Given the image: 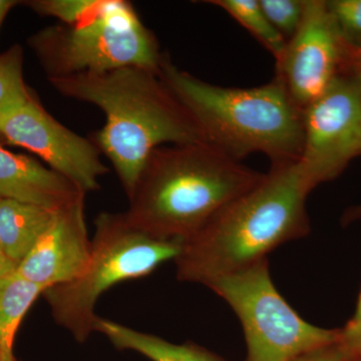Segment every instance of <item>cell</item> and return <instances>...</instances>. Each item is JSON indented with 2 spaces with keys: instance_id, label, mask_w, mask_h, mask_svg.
I'll list each match as a JSON object with an SVG mask.
<instances>
[{
  "instance_id": "obj_16",
  "label": "cell",
  "mask_w": 361,
  "mask_h": 361,
  "mask_svg": "<svg viewBox=\"0 0 361 361\" xmlns=\"http://www.w3.org/2000/svg\"><path fill=\"white\" fill-rule=\"evenodd\" d=\"M207 2L229 14L272 54L275 61H279L286 47V39L268 20L259 0H211Z\"/></svg>"
},
{
  "instance_id": "obj_23",
  "label": "cell",
  "mask_w": 361,
  "mask_h": 361,
  "mask_svg": "<svg viewBox=\"0 0 361 361\" xmlns=\"http://www.w3.org/2000/svg\"><path fill=\"white\" fill-rule=\"evenodd\" d=\"M342 73H353L361 78V47H348Z\"/></svg>"
},
{
  "instance_id": "obj_7",
  "label": "cell",
  "mask_w": 361,
  "mask_h": 361,
  "mask_svg": "<svg viewBox=\"0 0 361 361\" xmlns=\"http://www.w3.org/2000/svg\"><path fill=\"white\" fill-rule=\"evenodd\" d=\"M238 316L247 361H295L339 341L341 329L305 322L278 292L267 258L207 285Z\"/></svg>"
},
{
  "instance_id": "obj_29",
  "label": "cell",
  "mask_w": 361,
  "mask_h": 361,
  "mask_svg": "<svg viewBox=\"0 0 361 361\" xmlns=\"http://www.w3.org/2000/svg\"><path fill=\"white\" fill-rule=\"evenodd\" d=\"M360 154L361 155V127H360Z\"/></svg>"
},
{
  "instance_id": "obj_2",
  "label": "cell",
  "mask_w": 361,
  "mask_h": 361,
  "mask_svg": "<svg viewBox=\"0 0 361 361\" xmlns=\"http://www.w3.org/2000/svg\"><path fill=\"white\" fill-rule=\"evenodd\" d=\"M49 82L61 96L103 111L106 122L94 142L115 169L128 198L156 149L204 142L191 116L156 71L126 66Z\"/></svg>"
},
{
  "instance_id": "obj_25",
  "label": "cell",
  "mask_w": 361,
  "mask_h": 361,
  "mask_svg": "<svg viewBox=\"0 0 361 361\" xmlns=\"http://www.w3.org/2000/svg\"><path fill=\"white\" fill-rule=\"evenodd\" d=\"M18 4H20V1H16V0H0V28H1L4 20H6L7 14Z\"/></svg>"
},
{
  "instance_id": "obj_6",
  "label": "cell",
  "mask_w": 361,
  "mask_h": 361,
  "mask_svg": "<svg viewBox=\"0 0 361 361\" xmlns=\"http://www.w3.org/2000/svg\"><path fill=\"white\" fill-rule=\"evenodd\" d=\"M28 45L49 78L141 66L159 73L164 56L154 33L126 0H103L92 18L49 26Z\"/></svg>"
},
{
  "instance_id": "obj_11",
  "label": "cell",
  "mask_w": 361,
  "mask_h": 361,
  "mask_svg": "<svg viewBox=\"0 0 361 361\" xmlns=\"http://www.w3.org/2000/svg\"><path fill=\"white\" fill-rule=\"evenodd\" d=\"M90 249L82 198L56 211L51 224L21 261L16 274L45 291L80 276L89 262Z\"/></svg>"
},
{
  "instance_id": "obj_15",
  "label": "cell",
  "mask_w": 361,
  "mask_h": 361,
  "mask_svg": "<svg viewBox=\"0 0 361 361\" xmlns=\"http://www.w3.org/2000/svg\"><path fill=\"white\" fill-rule=\"evenodd\" d=\"M44 292L18 274L0 280V361H16L13 344L20 323Z\"/></svg>"
},
{
  "instance_id": "obj_19",
  "label": "cell",
  "mask_w": 361,
  "mask_h": 361,
  "mask_svg": "<svg viewBox=\"0 0 361 361\" xmlns=\"http://www.w3.org/2000/svg\"><path fill=\"white\" fill-rule=\"evenodd\" d=\"M259 4L272 25L288 42L302 23L306 0H259Z\"/></svg>"
},
{
  "instance_id": "obj_8",
  "label": "cell",
  "mask_w": 361,
  "mask_h": 361,
  "mask_svg": "<svg viewBox=\"0 0 361 361\" xmlns=\"http://www.w3.org/2000/svg\"><path fill=\"white\" fill-rule=\"evenodd\" d=\"M361 78L341 73L302 111L299 161L316 185L336 179L360 156Z\"/></svg>"
},
{
  "instance_id": "obj_27",
  "label": "cell",
  "mask_w": 361,
  "mask_h": 361,
  "mask_svg": "<svg viewBox=\"0 0 361 361\" xmlns=\"http://www.w3.org/2000/svg\"><path fill=\"white\" fill-rule=\"evenodd\" d=\"M361 319V291L360 297H358L357 305H356L355 315L353 316L351 320Z\"/></svg>"
},
{
  "instance_id": "obj_20",
  "label": "cell",
  "mask_w": 361,
  "mask_h": 361,
  "mask_svg": "<svg viewBox=\"0 0 361 361\" xmlns=\"http://www.w3.org/2000/svg\"><path fill=\"white\" fill-rule=\"evenodd\" d=\"M327 6L348 47H361V0H334Z\"/></svg>"
},
{
  "instance_id": "obj_24",
  "label": "cell",
  "mask_w": 361,
  "mask_h": 361,
  "mask_svg": "<svg viewBox=\"0 0 361 361\" xmlns=\"http://www.w3.org/2000/svg\"><path fill=\"white\" fill-rule=\"evenodd\" d=\"M18 266L6 255L2 247L0 246V280L6 279L16 274Z\"/></svg>"
},
{
  "instance_id": "obj_5",
  "label": "cell",
  "mask_w": 361,
  "mask_h": 361,
  "mask_svg": "<svg viewBox=\"0 0 361 361\" xmlns=\"http://www.w3.org/2000/svg\"><path fill=\"white\" fill-rule=\"evenodd\" d=\"M183 241L153 236L125 213L103 212L94 221L89 262L80 276L42 293L52 317L78 342L94 331L99 297L115 285L148 276L179 255Z\"/></svg>"
},
{
  "instance_id": "obj_17",
  "label": "cell",
  "mask_w": 361,
  "mask_h": 361,
  "mask_svg": "<svg viewBox=\"0 0 361 361\" xmlns=\"http://www.w3.org/2000/svg\"><path fill=\"white\" fill-rule=\"evenodd\" d=\"M32 97L23 78V51L14 44L0 54V118Z\"/></svg>"
},
{
  "instance_id": "obj_22",
  "label": "cell",
  "mask_w": 361,
  "mask_h": 361,
  "mask_svg": "<svg viewBox=\"0 0 361 361\" xmlns=\"http://www.w3.org/2000/svg\"><path fill=\"white\" fill-rule=\"evenodd\" d=\"M349 360L350 357L338 341L331 345L311 351L295 361H348Z\"/></svg>"
},
{
  "instance_id": "obj_21",
  "label": "cell",
  "mask_w": 361,
  "mask_h": 361,
  "mask_svg": "<svg viewBox=\"0 0 361 361\" xmlns=\"http://www.w3.org/2000/svg\"><path fill=\"white\" fill-rule=\"evenodd\" d=\"M339 343L350 358H361V319L349 320L341 329Z\"/></svg>"
},
{
  "instance_id": "obj_4",
  "label": "cell",
  "mask_w": 361,
  "mask_h": 361,
  "mask_svg": "<svg viewBox=\"0 0 361 361\" xmlns=\"http://www.w3.org/2000/svg\"><path fill=\"white\" fill-rule=\"evenodd\" d=\"M159 77L187 111L204 142L241 161L252 154L271 165L299 160L302 111L274 78L249 89L220 87L180 70L164 56Z\"/></svg>"
},
{
  "instance_id": "obj_1",
  "label": "cell",
  "mask_w": 361,
  "mask_h": 361,
  "mask_svg": "<svg viewBox=\"0 0 361 361\" xmlns=\"http://www.w3.org/2000/svg\"><path fill=\"white\" fill-rule=\"evenodd\" d=\"M316 187L299 160L271 165L257 185L183 241L174 260L178 279L207 286L307 236L306 201Z\"/></svg>"
},
{
  "instance_id": "obj_13",
  "label": "cell",
  "mask_w": 361,
  "mask_h": 361,
  "mask_svg": "<svg viewBox=\"0 0 361 361\" xmlns=\"http://www.w3.org/2000/svg\"><path fill=\"white\" fill-rule=\"evenodd\" d=\"M94 331L99 332L121 350H133L152 361H225L194 343L175 344L97 316Z\"/></svg>"
},
{
  "instance_id": "obj_9",
  "label": "cell",
  "mask_w": 361,
  "mask_h": 361,
  "mask_svg": "<svg viewBox=\"0 0 361 361\" xmlns=\"http://www.w3.org/2000/svg\"><path fill=\"white\" fill-rule=\"evenodd\" d=\"M0 135L39 156L85 194L99 190L109 172L94 142L68 129L32 96L0 118Z\"/></svg>"
},
{
  "instance_id": "obj_10",
  "label": "cell",
  "mask_w": 361,
  "mask_h": 361,
  "mask_svg": "<svg viewBox=\"0 0 361 361\" xmlns=\"http://www.w3.org/2000/svg\"><path fill=\"white\" fill-rule=\"evenodd\" d=\"M346 51L327 1L306 0L302 23L276 61L275 78L302 111L343 71Z\"/></svg>"
},
{
  "instance_id": "obj_26",
  "label": "cell",
  "mask_w": 361,
  "mask_h": 361,
  "mask_svg": "<svg viewBox=\"0 0 361 361\" xmlns=\"http://www.w3.org/2000/svg\"><path fill=\"white\" fill-rule=\"evenodd\" d=\"M358 219H361V204L360 205L353 207V208L348 211V213L344 215L343 222L345 224H348V223Z\"/></svg>"
},
{
  "instance_id": "obj_12",
  "label": "cell",
  "mask_w": 361,
  "mask_h": 361,
  "mask_svg": "<svg viewBox=\"0 0 361 361\" xmlns=\"http://www.w3.org/2000/svg\"><path fill=\"white\" fill-rule=\"evenodd\" d=\"M85 197V192L56 171L0 146V198L59 211Z\"/></svg>"
},
{
  "instance_id": "obj_18",
  "label": "cell",
  "mask_w": 361,
  "mask_h": 361,
  "mask_svg": "<svg viewBox=\"0 0 361 361\" xmlns=\"http://www.w3.org/2000/svg\"><path fill=\"white\" fill-rule=\"evenodd\" d=\"M103 0H32L25 2L35 13L51 16L63 25H73L97 13Z\"/></svg>"
},
{
  "instance_id": "obj_28",
  "label": "cell",
  "mask_w": 361,
  "mask_h": 361,
  "mask_svg": "<svg viewBox=\"0 0 361 361\" xmlns=\"http://www.w3.org/2000/svg\"><path fill=\"white\" fill-rule=\"evenodd\" d=\"M348 361H361V358H350Z\"/></svg>"
},
{
  "instance_id": "obj_3",
  "label": "cell",
  "mask_w": 361,
  "mask_h": 361,
  "mask_svg": "<svg viewBox=\"0 0 361 361\" xmlns=\"http://www.w3.org/2000/svg\"><path fill=\"white\" fill-rule=\"evenodd\" d=\"M263 176L206 142L161 146L145 164L123 213L153 236L185 241Z\"/></svg>"
},
{
  "instance_id": "obj_14",
  "label": "cell",
  "mask_w": 361,
  "mask_h": 361,
  "mask_svg": "<svg viewBox=\"0 0 361 361\" xmlns=\"http://www.w3.org/2000/svg\"><path fill=\"white\" fill-rule=\"evenodd\" d=\"M56 211L0 198V246L18 266L54 220ZM18 269V268H16Z\"/></svg>"
}]
</instances>
